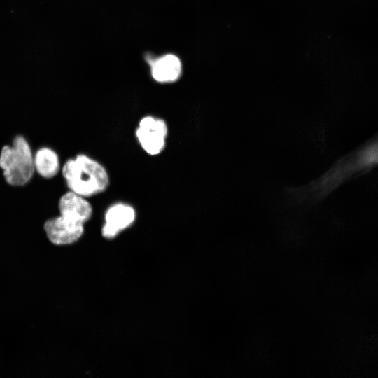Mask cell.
Masks as SVG:
<instances>
[{
	"mask_svg": "<svg viewBox=\"0 0 378 378\" xmlns=\"http://www.w3.org/2000/svg\"><path fill=\"white\" fill-rule=\"evenodd\" d=\"M43 228L49 241L58 246L75 243L84 232V224L60 214L46 220Z\"/></svg>",
	"mask_w": 378,
	"mask_h": 378,
	"instance_id": "obj_5",
	"label": "cell"
},
{
	"mask_svg": "<svg viewBox=\"0 0 378 378\" xmlns=\"http://www.w3.org/2000/svg\"><path fill=\"white\" fill-rule=\"evenodd\" d=\"M62 172L69 191L87 199L105 192L110 185L104 166L85 154L69 159Z\"/></svg>",
	"mask_w": 378,
	"mask_h": 378,
	"instance_id": "obj_2",
	"label": "cell"
},
{
	"mask_svg": "<svg viewBox=\"0 0 378 378\" xmlns=\"http://www.w3.org/2000/svg\"><path fill=\"white\" fill-rule=\"evenodd\" d=\"M59 214L85 224L92 216V206L87 198L71 191L64 194L59 201Z\"/></svg>",
	"mask_w": 378,
	"mask_h": 378,
	"instance_id": "obj_7",
	"label": "cell"
},
{
	"mask_svg": "<svg viewBox=\"0 0 378 378\" xmlns=\"http://www.w3.org/2000/svg\"><path fill=\"white\" fill-rule=\"evenodd\" d=\"M168 133L167 122L151 115L142 117L135 130L139 146L146 154L151 156L160 155L165 149Z\"/></svg>",
	"mask_w": 378,
	"mask_h": 378,
	"instance_id": "obj_4",
	"label": "cell"
},
{
	"mask_svg": "<svg viewBox=\"0 0 378 378\" xmlns=\"http://www.w3.org/2000/svg\"><path fill=\"white\" fill-rule=\"evenodd\" d=\"M136 216V210L130 204L118 202L111 204L104 214V224L102 228L103 237L107 239L115 237L133 224Z\"/></svg>",
	"mask_w": 378,
	"mask_h": 378,
	"instance_id": "obj_6",
	"label": "cell"
},
{
	"mask_svg": "<svg viewBox=\"0 0 378 378\" xmlns=\"http://www.w3.org/2000/svg\"><path fill=\"white\" fill-rule=\"evenodd\" d=\"M377 135L340 158L321 176L298 187H286L284 192L290 204L310 206L329 195L336 188L366 174L377 164Z\"/></svg>",
	"mask_w": 378,
	"mask_h": 378,
	"instance_id": "obj_1",
	"label": "cell"
},
{
	"mask_svg": "<svg viewBox=\"0 0 378 378\" xmlns=\"http://www.w3.org/2000/svg\"><path fill=\"white\" fill-rule=\"evenodd\" d=\"M34 170L46 178L55 176L59 171V160L57 153L48 147L39 148L34 155Z\"/></svg>",
	"mask_w": 378,
	"mask_h": 378,
	"instance_id": "obj_9",
	"label": "cell"
},
{
	"mask_svg": "<svg viewBox=\"0 0 378 378\" xmlns=\"http://www.w3.org/2000/svg\"><path fill=\"white\" fill-rule=\"evenodd\" d=\"M151 74L154 80L159 83L175 82L181 74V63L174 55H164L153 62Z\"/></svg>",
	"mask_w": 378,
	"mask_h": 378,
	"instance_id": "obj_8",
	"label": "cell"
},
{
	"mask_svg": "<svg viewBox=\"0 0 378 378\" xmlns=\"http://www.w3.org/2000/svg\"><path fill=\"white\" fill-rule=\"evenodd\" d=\"M0 167L6 181L13 186H22L32 178L34 155L27 139L16 136L11 146H4L0 153Z\"/></svg>",
	"mask_w": 378,
	"mask_h": 378,
	"instance_id": "obj_3",
	"label": "cell"
}]
</instances>
